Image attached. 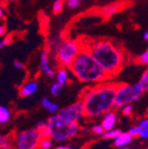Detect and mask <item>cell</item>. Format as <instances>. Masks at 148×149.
I'll return each instance as SVG.
<instances>
[{
    "label": "cell",
    "mask_w": 148,
    "mask_h": 149,
    "mask_svg": "<svg viewBox=\"0 0 148 149\" xmlns=\"http://www.w3.org/2000/svg\"><path fill=\"white\" fill-rule=\"evenodd\" d=\"M139 125L141 126V127H147V126H148V116L147 117H144V118L142 119L141 121H140Z\"/></svg>",
    "instance_id": "obj_32"
},
{
    "label": "cell",
    "mask_w": 148,
    "mask_h": 149,
    "mask_svg": "<svg viewBox=\"0 0 148 149\" xmlns=\"http://www.w3.org/2000/svg\"><path fill=\"white\" fill-rule=\"evenodd\" d=\"M13 64H14L15 68H17V70H24V64L21 62V61H19V60H15Z\"/></svg>",
    "instance_id": "obj_31"
},
{
    "label": "cell",
    "mask_w": 148,
    "mask_h": 149,
    "mask_svg": "<svg viewBox=\"0 0 148 149\" xmlns=\"http://www.w3.org/2000/svg\"><path fill=\"white\" fill-rule=\"evenodd\" d=\"M8 1H16V0H8Z\"/></svg>",
    "instance_id": "obj_38"
},
{
    "label": "cell",
    "mask_w": 148,
    "mask_h": 149,
    "mask_svg": "<svg viewBox=\"0 0 148 149\" xmlns=\"http://www.w3.org/2000/svg\"><path fill=\"white\" fill-rule=\"evenodd\" d=\"M68 68L79 82L85 84H96L110 79L109 74L83 44Z\"/></svg>",
    "instance_id": "obj_3"
},
{
    "label": "cell",
    "mask_w": 148,
    "mask_h": 149,
    "mask_svg": "<svg viewBox=\"0 0 148 149\" xmlns=\"http://www.w3.org/2000/svg\"><path fill=\"white\" fill-rule=\"evenodd\" d=\"M141 130H142V127L139 125V124H138V125L132 126V127L128 130V132H127V133L130 134L133 138H136V137H139L140 133H141Z\"/></svg>",
    "instance_id": "obj_24"
},
{
    "label": "cell",
    "mask_w": 148,
    "mask_h": 149,
    "mask_svg": "<svg viewBox=\"0 0 148 149\" xmlns=\"http://www.w3.org/2000/svg\"><path fill=\"white\" fill-rule=\"evenodd\" d=\"M117 82L107 81L94 84L82 91L80 100L83 104L84 114L87 118H97L110 110H114Z\"/></svg>",
    "instance_id": "obj_1"
},
{
    "label": "cell",
    "mask_w": 148,
    "mask_h": 149,
    "mask_svg": "<svg viewBox=\"0 0 148 149\" xmlns=\"http://www.w3.org/2000/svg\"><path fill=\"white\" fill-rule=\"evenodd\" d=\"M105 130L102 126V124H94V125L91 127V133L95 136H102L104 134Z\"/></svg>",
    "instance_id": "obj_26"
},
{
    "label": "cell",
    "mask_w": 148,
    "mask_h": 149,
    "mask_svg": "<svg viewBox=\"0 0 148 149\" xmlns=\"http://www.w3.org/2000/svg\"><path fill=\"white\" fill-rule=\"evenodd\" d=\"M62 42H63V40L60 35L51 36L48 40V48H47V49L51 52V53H55V51L58 49V47L60 46V44Z\"/></svg>",
    "instance_id": "obj_17"
},
{
    "label": "cell",
    "mask_w": 148,
    "mask_h": 149,
    "mask_svg": "<svg viewBox=\"0 0 148 149\" xmlns=\"http://www.w3.org/2000/svg\"><path fill=\"white\" fill-rule=\"evenodd\" d=\"M135 149H138V148H135Z\"/></svg>",
    "instance_id": "obj_40"
},
{
    "label": "cell",
    "mask_w": 148,
    "mask_h": 149,
    "mask_svg": "<svg viewBox=\"0 0 148 149\" xmlns=\"http://www.w3.org/2000/svg\"><path fill=\"white\" fill-rule=\"evenodd\" d=\"M39 68L45 76L48 78L55 77V70L51 64V52L48 49H44L39 55Z\"/></svg>",
    "instance_id": "obj_9"
},
{
    "label": "cell",
    "mask_w": 148,
    "mask_h": 149,
    "mask_svg": "<svg viewBox=\"0 0 148 149\" xmlns=\"http://www.w3.org/2000/svg\"><path fill=\"white\" fill-rule=\"evenodd\" d=\"M121 113L124 116H131L134 112V108H133L132 104H128V105H124L122 108H121Z\"/></svg>",
    "instance_id": "obj_25"
},
{
    "label": "cell",
    "mask_w": 148,
    "mask_h": 149,
    "mask_svg": "<svg viewBox=\"0 0 148 149\" xmlns=\"http://www.w3.org/2000/svg\"><path fill=\"white\" fill-rule=\"evenodd\" d=\"M13 40V37L10 35H7V36H4L2 40H0V49H4L6 48L8 45H10Z\"/></svg>",
    "instance_id": "obj_28"
},
{
    "label": "cell",
    "mask_w": 148,
    "mask_h": 149,
    "mask_svg": "<svg viewBox=\"0 0 148 149\" xmlns=\"http://www.w3.org/2000/svg\"><path fill=\"white\" fill-rule=\"evenodd\" d=\"M139 138L142 140H148V126L147 127H142Z\"/></svg>",
    "instance_id": "obj_30"
},
{
    "label": "cell",
    "mask_w": 148,
    "mask_h": 149,
    "mask_svg": "<svg viewBox=\"0 0 148 149\" xmlns=\"http://www.w3.org/2000/svg\"><path fill=\"white\" fill-rule=\"evenodd\" d=\"M57 115L66 122H79L80 119L85 117L83 104L80 100H77L72 105L59 110Z\"/></svg>",
    "instance_id": "obj_8"
},
{
    "label": "cell",
    "mask_w": 148,
    "mask_h": 149,
    "mask_svg": "<svg viewBox=\"0 0 148 149\" xmlns=\"http://www.w3.org/2000/svg\"><path fill=\"white\" fill-rule=\"evenodd\" d=\"M82 0H64V4H66V6L71 9L77 8L79 5L81 4Z\"/></svg>",
    "instance_id": "obj_27"
},
{
    "label": "cell",
    "mask_w": 148,
    "mask_h": 149,
    "mask_svg": "<svg viewBox=\"0 0 148 149\" xmlns=\"http://www.w3.org/2000/svg\"><path fill=\"white\" fill-rule=\"evenodd\" d=\"M120 133H121L120 130H118V128L114 127V128H111V130H105L104 134H103L101 137H103L104 139H112V140H114Z\"/></svg>",
    "instance_id": "obj_20"
},
{
    "label": "cell",
    "mask_w": 148,
    "mask_h": 149,
    "mask_svg": "<svg viewBox=\"0 0 148 149\" xmlns=\"http://www.w3.org/2000/svg\"><path fill=\"white\" fill-rule=\"evenodd\" d=\"M63 7H64V0H55V2L53 3V14L55 15H59L62 13Z\"/></svg>",
    "instance_id": "obj_21"
},
{
    "label": "cell",
    "mask_w": 148,
    "mask_h": 149,
    "mask_svg": "<svg viewBox=\"0 0 148 149\" xmlns=\"http://www.w3.org/2000/svg\"><path fill=\"white\" fill-rule=\"evenodd\" d=\"M118 121V116L117 113L113 110H110L109 112H107L106 114L103 115V119H102V126L104 127L105 130H111L114 128Z\"/></svg>",
    "instance_id": "obj_10"
},
{
    "label": "cell",
    "mask_w": 148,
    "mask_h": 149,
    "mask_svg": "<svg viewBox=\"0 0 148 149\" xmlns=\"http://www.w3.org/2000/svg\"><path fill=\"white\" fill-rule=\"evenodd\" d=\"M38 89V84L36 81H28L25 82L21 86L19 93L21 97H28V96L33 95Z\"/></svg>",
    "instance_id": "obj_12"
},
{
    "label": "cell",
    "mask_w": 148,
    "mask_h": 149,
    "mask_svg": "<svg viewBox=\"0 0 148 149\" xmlns=\"http://www.w3.org/2000/svg\"><path fill=\"white\" fill-rule=\"evenodd\" d=\"M144 91L142 90L139 84L119 83L115 93V102L114 110H120L124 105L133 104L137 102L142 95Z\"/></svg>",
    "instance_id": "obj_5"
},
{
    "label": "cell",
    "mask_w": 148,
    "mask_h": 149,
    "mask_svg": "<svg viewBox=\"0 0 148 149\" xmlns=\"http://www.w3.org/2000/svg\"><path fill=\"white\" fill-rule=\"evenodd\" d=\"M1 18H2V17H1V16H0V19H1Z\"/></svg>",
    "instance_id": "obj_39"
},
{
    "label": "cell",
    "mask_w": 148,
    "mask_h": 149,
    "mask_svg": "<svg viewBox=\"0 0 148 149\" xmlns=\"http://www.w3.org/2000/svg\"><path fill=\"white\" fill-rule=\"evenodd\" d=\"M12 119V111L5 106H0V125H5Z\"/></svg>",
    "instance_id": "obj_16"
},
{
    "label": "cell",
    "mask_w": 148,
    "mask_h": 149,
    "mask_svg": "<svg viewBox=\"0 0 148 149\" xmlns=\"http://www.w3.org/2000/svg\"><path fill=\"white\" fill-rule=\"evenodd\" d=\"M138 84L141 86L142 90H143L144 92L148 91V65H147V68H146L143 72V74H142L140 80L138 81Z\"/></svg>",
    "instance_id": "obj_18"
},
{
    "label": "cell",
    "mask_w": 148,
    "mask_h": 149,
    "mask_svg": "<svg viewBox=\"0 0 148 149\" xmlns=\"http://www.w3.org/2000/svg\"><path fill=\"white\" fill-rule=\"evenodd\" d=\"M6 33V27L4 25H1L0 24V37L4 36V34Z\"/></svg>",
    "instance_id": "obj_33"
},
{
    "label": "cell",
    "mask_w": 148,
    "mask_h": 149,
    "mask_svg": "<svg viewBox=\"0 0 148 149\" xmlns=\"http://www.w3.org/2000/svg\"><path fill=\"white\" fill-rule=\"evenodd\" d=\"M39 132L42 137H50L53 142L63 143L77 137L82 128L79 122H66L56 114L47 120L46 126Z\"/></svg>",
    "instance_id": "obj_4"
},
{
    "label": "cell",
    "mask_w": 148,
    "mask_h": 149,
    "mask_svg": "<svg viewBox=\"0 0 148 149\" xmlns=\"http://www.w3.org/2000/svg\"><path fill=\"white\" fill-rule=\"evenodd\" d=\"M116 149H130L128 146H122V147H117Z\"/></svg>",
    "instance_id": "obj_37"
},
{
    "label": "cell",
    "mask_w": 148,
    "mask_h": 149,
    "mask_svg": "<svg viewBox=\"0 0 148 149\" xmlns=\"http://www.w3.org/2000/svg\"><path fill=\"white\" fill-rule=\"evenodd\" d=\"M42 134L36 127L20 130L16 134L14 149H38Z\"/></svg>",
    "instance_id": "obj_7"
},
{
    "label": "cell",
    "mask_w": 148,
    "mask_h": 149,
    "mask_svg": "<svg viewBox=\"0 0 148 149\" xmlns=\"http://www.w3.org/2000/svg\"><path fill=\"white\" fill-rule=\"evenodd\" d=\"M143 38L145 40H147L148 42V30H146L145 32H144V34H143Z\"/></svg>",
    "instance_id": "obj_35"
},
{
    "label": "cell",
    "mask_w": 148,
    "mask_h": 149,
    "mask_svg": "<svg viewBox=\"0 0 148 149\" xmlns=\"http://www.w3.org/2000/svg\"><path fill=\"white\" fill-rule=\"evenodd\" d=\"M123 6H124L123 1H121V2H116V3H111V4H107L100 8V14L103 15L104 17H106V18H110V17H112L113 15L120 12L121 9L123 8Z\"/></svg>",
    "instance_id": "obj_11"
},
{
    "label": "cell",
    "mask_w": 148,
    "mask_h": 149,
    "mask_svg": "<svg viewBox=\"0 0 148 149\" xmlns=\"http://www.w3.org/2000/svg\"><path fill=\"white\" fill-rule=\"evenodd\" d=\"M40 104H42V107L45 108L48 112H50L51 114H55V113H57L59 111V106L57 104H55V102H53L48 97L42 98Z\"/></svg>",
    "instance_id": "obj_15"
},
{
    "label": "cell",
    "mask_w": 148,
    "mask_h": 149,
    "mask_svg": "<svg viewBox=\"0 0 148 149\" xmlns=\"http://www.w3.org/2000/svg\"><path fill=\"white\" fill-rule=\"evenodd\" d=\"M61 88H62V85H60L58 82H54L50 87V93L53 96H58L61 91Z\"/></svg>",
    "instance_id": "obj_23"
},
{
    "label": "cell",
    "mask_w": 148,
    "mask_h": 149,
    "mask_svg": "<svg viewBox=\"0 0 148 149\" xmlns=\"http://www.w3.org/2000/svg\"><path fill=\"white\" fill-rule=\"evenodd\" d=\"M53 143V140L50 137H42L38 144V149H51Z\"/></svg>",
    "instance_id": "obj_19"
},
{
    "label": "cell",
    "mask_w": 148,
    "mask_h": 149,
    "mask_svg": "<svg viewBox=\"0 0 148 149\" xmlns=\"http://www.w3.org/2000/svg\"><path fill=\"white\" fill-rule=\"evenodd\" d=\"M13 144L8 138L3 135H0V149H12Z\"/></svg>",
    "instance_id": "obj_22"
},
{
    "label": "cell",
    "mask_w": 148,
    "mask_h": 149,
    "mask_svg": "<svg viewBox=\"0 0 148 149\" xmlns=\"http://www.w3.org/2000/svg\"><path fill=\"white\" fill-rule=\"evenodd\" d=\"M83 45L87 47L110 78L115 77L121 72L125 63L124 52L117 44L108 38H93Z\"/></svg>",
    "instance_id": "obj_2"
},
{
    "label": "cell",
    "mask_w": 148,
    "mask_h": 149,
    "mask_svg": "<svg viewBox=\"0 0 148 149\" xmlns=\"http://www.w3.org/2000/svg\"><path fill=\"white\" fill-rule=\"evenodd\" d=\"M82 48V44L76 40H63L58 47V49L54 53L56 62L59 66L62 68H70L73 60L75 59Z\"/></svg>",
    "instance_id": "obj_6"
},
{
    "label": "cell",
    "mask_w": 148,
    "mask_h": 149,
    "mask_svg": "<svg viewBox=\"0 0 148 149\" xmlns=\"http://www.w3.org/2000/svg\"><path fill=\"white\" fill-rule=\"evenodd\" d=\"M55 149H74L73 147H70V146H62V145H60V146H57Z\"/></svg>",
    "instance_id": "obj_34"
},
{
    "label": "cell",
    "mask_w": 148,
    "mask_h": 149,
    "mask_svg": "<svg viewBox=\"0 0 148 149\" xmlns=\"http://www.w3.org/2000/svg\"><path fill=\"white\" fill-rule=\"evenodd\" d=\"M134 138L127 133V132H121L117 137L114 139V146L117 147H122V146H128L131 143L133 142Z\"/></svg>",
    "instance_id": "obj_13"
},
{
    "label": "cell",
    "mask_w": 148,
    "mask_h": 149,
    "mask_svg": "<svg viewBox=\"0 0 148 149\" xmlns=\"http://www.w3.org/2000/svg\"><path fill=\"white\" fill-rule=\"evenodd\" d=\"M56 77V82L64 86L67 85L68 82H70V74H68V70L67 68H62V66H59L57 72L55 74Z\"/></svg>",
    "instance_id": "obj_14"
},
{
    "label": "cell",
    "mask_w": 148,
    "mask_h": 149,
    "mask_svg": "<svg viewBox=\"0 0 148 149\" xmlns=\"http://www.w3.org/2000/svg\"><path fill=\"white\" fill-rule=\"evenodd\" d=\"M0 16L1 17L3 16V7H2V5H1V3H0Z\"/></svg>",
    "instance_id": "obj_36"
},
{
    "label": "cell",
    "mask_w": 148,
    "mask_h": 149,
    "mask_svg": "<svg viewBox=\"0 0 148 149\" xmlns=\"http://www.w3.org/2000/svg\"><path fill=\"white\" fill-rule=\"evenodd\" d=\"M138 61H139V63H141V64L148 65V49L146 50L141 56H139Z\"/></svg>",
    "instance_id": "obj_29"
}]
</instances>
